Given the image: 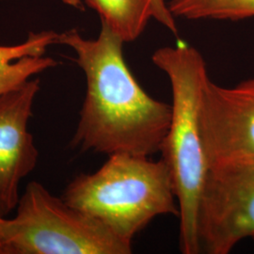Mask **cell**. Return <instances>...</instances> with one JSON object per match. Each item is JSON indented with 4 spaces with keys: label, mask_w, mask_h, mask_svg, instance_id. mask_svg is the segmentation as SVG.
<instances>
[{
    "label": "cell",
    "mask_w": 254,
    "mask_h": 254,
    "mask_svg": "<svg viewBox=\"0 0 254 254\" xmlns=\"http://www.w3.org/2000/svg\"><path fill=\"white\" fill-rule=\"evenodd\" d=\"M57 44L73 49L87 81L71 145L107 155L160 153L172 105L154 99L139 85L125 60L123 39L102 23L94 40L70 29L59 33Z\"/></svg>",
    "instance_id": "6da1fadb"
},
{
    "label": "cell",
    "mask_w": 254,
    "mask_h": 254,
    "mask_svg": "<svg viewBox=\"0 0 254 254\" xmlns=\"http://www.w3.org/2000/svg\"><path fill=\"white\" fill-rule=\"evenodd\" d=\"M154 65L172 88V118L160 153L169 168L179 207L182 254H200L198 224L200 199L209 171L200 132V106L209 79L200 52L185 43L157 49Z\"/></svg>",
    "instance_id": "7a4b0ae2"
},
{
    "label": "cell",
    "mask_w": 254,
    "mask_h": 254,
    "mask_svg": "<svg viewBox=\"0 0 254 254\" xmlns=\"http://www.w3.org/2000/svg\"><path fill=\"white\" fill-rule=\"evenodd\" d=\"M114 154L95 173L74 177L63 199L97 218L121 238L132 242L154 218L179 207L173 178L163 159Z\"/></svg>",
    "instance_id": "3957f363"
},
{
    "label": "cell",
    "mask_w": 254,
    "mask_h": 254,
    "mask_svg": "<svg viewBox=\"0 0 254 254\" xmlns=\"http://www.w3.org/2000/svg\"><path fill=\"white\" fill-rule=\"evenodd\" d=\"M3 254H130L132 242L30 182L1 228Z\"/></svg>",
    "instance_id": "277c9868"
},
{
    "label": "cell",
    "mask_w": 254,
    "mask_h": 254,
    "mask_svg": "<svg viewBox=\"0 0 254 254\" xmlns=\"http://www.w3.org/2000/svg\"><path fill=\"white\" fill-rule=\"evenodd\" d=\"M200 253L230 254L246 239L254 242V161L209 168L200 199Z\"/></svg>",
    "instance_id": "5b68a950"
},
{
    "label": "cell",
    "mask_w": 254,
    "mask_h": 254,
    "mask_svg": "<svg viewBox=\"0 0 254 254\" xmlns=\"http://www.w3.org/2000/svg\"><path fill=\"white\" fill-rule=\"evenodd\" d=\"M200 121L209 168L254 161V74L233 87H222L209 79Z\"/></svg>",
    "instance_id": "8992f818"
},
{
    "label": "cell",
    "mask_w": 254,
    "mask_h": 254,
    "mask_svg": "<svg viewBox=\"0 0 254 254\" xmlns=\"http://www.w3.org/2000/svg\"><path fill=\"white\" fill-rule=\"evenodd\" d=\"M40 80L23 86L0 97V216L4 218L17 207L19 185L38 163L39 152L28 131Z\"/></svg>",
    "instance_id": "52a82bcc"
},
{
    "label": "cell",
    "mask_w": 254,
    "mask_h": 254,
    "mask_svg": "<svg viewBox=\"0 0 254 254\" xmlns=\"http://www.w3.org/2000/svg\"><path fill=\"white\" fill-rule=\"evenodd\" d=\"M58 36L53 30L30 32L22 44L0 46V97L18 89L31 76L59 64L44 56L48 46L57 44Z\"/></svg>",
    "instance_id": "ba28073f"
},
{
    "label": "cell",
    "mask_w": 254,
    "mask_h": 254,
    "mask_svg": "<svg viewBox=\"0 0 254 254\" xmlns=\"http://www.w3.org/2000/svg\"><path fill=\"white\" fill-rule=\"evenodd\" d=\"M80 8L83 3L97 11L101 22L110 27L125 43L133 42L145 30L149 20H156L153 0H62Z\"/></svg>",
    "instance_id": "9c48e42d"
},
{
    "label": "cell",
    "mask_w": 254,
    "mask_h": 254,
    "mask_svg": "<svg viewBox=\"0 0 254 254\" xmlns=\"http://www.w3.org/2000/svg\"><path fill=\"white\" fill-rule=\"evenodd\" d=\"M174 17L238 21L254 17V0H171Z\"/></svg>",
    "instance_id": "30bf717a"
},
{
    "label": "cell",
    "mask_w": 254,
    "mask_h": 254,
    "mask_svg": "<svg viewBox=\"0 0 254 254\" xmlns=\"http://www.w3.org/2000/svg\"><path fill=\"white\" fill-rule=\"evenodd\" d=\"M156 12H157V17L156 21L163 25L164 27H167L170 31H172L173 34L177 35L178 29L176 27L175 23V17L173 16V13L168 7V4L165 3L164 0H153Z\"/></svg>",
    "instance_id": "8fae6325"
},
{
    "label": "cell",
    "mask_w": 254,
    "mask_h": 254,
    "mask_svg": "<svg viewBox=\"0 0 254 254\" xmlns=\"http://www.w3.org/2000/svg\"><path fill=\"white\" fill-rule=\"evenodd\" d=\"M5 218L0 216V254H3V248H2V241H1V228H2V224L4 222Z\"/></svg>",
    "instance_id": "7c38bea8"
}]
</instances>
